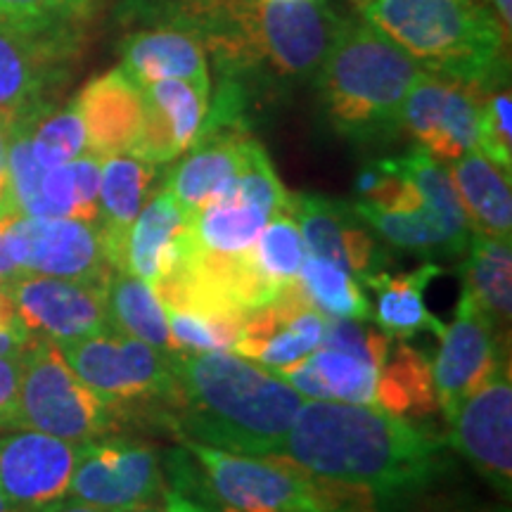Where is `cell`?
<instances>
[{"label":"cell","mask_w":512,"mask_h":512,"mask_svg":"<svg viewBox=\"0 0 512 512\" xmlns=\"http://www.w3.org/2000/svg\"><path fill=\"white\" fill-rule=\"evenodd\" d=\"M363 19L425 72L477 88L508 72L510 38L489 0H370Z\"/></svg>","instance_id":"5"},{"label":"cell","mask_w":512,"mask_h":512,"mask_svg":"<svg viewBox=\"0 0 512 512\" xmlns=\"http://www.w3.org/2000/svg\"><path fill=\"white\" fill-rule=\"evenodd\" d=\"M448 427V446L456 448L498 494L510 498L512 382L508 363H498L489 380L467 396Z\"/></svg>","instance_id":"14"},{"label":"cell","mask_w":512,"mask_h":512,"mask_svg":"<svg viewBox=\"0 0 512 512\" xmlns=\"http://www.w3.org/2000/svg\"><path fill=\"white\" fill-rule=\"evenodd\" d=\"M5 230H8V221L0 219V285H8L15 278H19V275H22V271H19L17 264L12 261V256H10Z\"/></svg>","instance_id":"41"},{"label":"cell","mask_w":512,"mask_h":512,"mask_svg":"<svg viewBox=\"0 0 512 512\" xmlns=\"http://www.w3.org/2000/svg\"><path fill=\"white\" fill-rule=\"evenodd\" d=\"M138 86L145 100V119L131 155L150 164L174 162L195 143L211 95L178 79L145 81Z\"/></svg>","instance_id":"21"},{"label":"cell","mask_w":512,"mask_h":512,"mask_svg":"<svg viewBox=\"0 0 512 512\" xmlns=\"http://www.w3.org/2000/svg\"><path fill=\"white\" fill-rule=\"evenodd\" d=\"M110 330L143 339L162 351H176L162 299L155 287L126 271H114L105 287Z\"/></svg>","instance_id":"30"},{"label":"cell","mask_w":512,"mask_h":512,"mask_svg":"<svg viewBox=\"0 0 512 512\" xmlns=\"http://www.w3.org/2000/svg\"><path fill=\"white\" fill-rule=\"evenodd\" d=\"M363 3H370V0H363Z\"/></svg>","instance_id":"48"},{"label":"cell","mask_w":512,"mask_h":512,"mask_svg":"<svg viewBox=\"0 0 512 512\" xmlns=\"http://www.w3.org/2000/svg\"><path fill=\"white\" fill-rule=\"evenodd\" d=\"M79 444L24 430L0 439V496L31 512L69 496Z\"/></svg>","instance_id":"18"},{"label":"cell","mask_w":512,"mask_h":512,"mask_svg":"<svg viewBox=\"0 0 512 512\" xmlns=\"http://www.w3.org/2000/svg\"><path fill=\"white\" fill-rule=\"evenodd\" d=\"M512 98L508 83L484 91L477 114V145L475 150L484 155L491 164L498 166L503 174L512 171Z\"/></svg>","instance_id":"37"},{"label":"cell","mask_w":512,"mask_h":512,"mask_svg":"<svg viewBox=\"0 0 512 512\" xmlns=\"http://www.w3.org/2000/svg\"><path fill=\"white\" fill-rule=\"evenodd\" d=\"M171 342L176 351L202 354V351H233L245 320L204 316V313L164 306Z\"/></svg>","instance_id":"35"},{"label":"cell","mask_w":512,"mask_h":512,"mask_svg":"<svg viewBox=\"0 0 512 512\" xmlns=\"http://www.w3.org/2000/svg\"><path fill=\"white\" fill-rule=\"evenodd\" d=\"M453 188L463 204L465 219L477 235L496 240H512V195L510 176L503 174L477 150L465 152L448 164Z\"/></svg>","instance_id":"25"},{"label":"cell","mask_w":512,"mask_h":512,"mask_svg":"<svg viewBox=\"0 0 512 512\" xmlns=\"http://www.w3.org/2000/svg\"><path fill=\"white\" fill-rule=\"evenodd\" d=\"M437 264H425L408 273H375L363 285L375 292L377 302L373 309L375 323L389 337H411L430 330L441 337L446 325L434 318L425 306V290L434 278H439Z\"/></svg>","instance_id":"27"},{"label":"cell","mask_w":512,"mask_h":512,"mask_svg":"<svg viewBox=\"0 0 512 512\" xmlns=\"http://www.w3.org/2000/svg\"><path fill=\"white\" fill-rule=\"evenodd\" d=\"M171 470L188 479L174 494L190 512H375L377 498L313 477L283 458H249L183 441Z\"/></svg>","instance_id":"3"},{"label":"cell","mask_w":512,"mask_h":512,"mask_svg":"<svg viewBox=\"0 0 512 512\" xmlns=\"http://www.w3.org/2000/svg\"><path fill=\"white\" fill-rule=\"evenodd\" d=\"M422 69L366 19H347L316 74L320 105L339 136L356 143L392 138Z\"/></svg>","instance_id":"6"},{"label":"cell","mask_w":512,"mask_h":512,"mask_svg":"<svg viewBox=\"0 0 512 512\" xmlns=\"http://www.w3.org/2000/svg\"><path fill=\"white\" fill-rule=\"evenodd\" d=\"M69 498L105 512L174 510V491L166 482L162 458L152 446L133 441H83Z\"/></svg>","instance_id":"10"},{"label":"cell","mask_w":512,"mask_h":512,"mask_svg":"<svg viewBox=\"0 0 512 512\" xmlns=\"http://www.w3.org/2000/svg\"><path fill=\"white\" fill-rule=\"evenodd\" d=\"M29 342L31 339L0 323V356H19Z\"/></svg>","instance_id":"42"},{"label":"cell","mask_w":512,"mask_h":512,"mask_svg":"<svg viewBox=\"0 0 512 512\" xmlns=\"http://www.w3.org/2000/svg\"><path fill=\"white\" fill-rule=\"evenodd\" d=\"M93 0H0V17L17 22L64 24L79 19Z\"/></svg>","instance_id":"39"},{"label":"cell","mask_w":512,"mask_h":512,"mask_svg":"<svg viewBox=\"0 0 512 512\" xmlns=\"http://www.w3.org/2000/svg\"><path fill=\"white\" fill-rule=\"evenodd\" d=\"M86 128V152L100 159L131 155L145 119V100L138 81L121 67L88 81L74 98Z\"/></svg>","instance_id":"20"},{"label":"cell","mask_w":512,"mask_h":512,"mask_svg":"<svg viewBox=\"0 0 512 512\" xmlns=\"http://www.w3.org/2000/svg\"><path fill=\"white\" fill-rule=\"evenodd\" d=\"M491 10L501 24L505 38H510V29H512V0H489Z\"/></svg>","instance_id":"45"},{"label":"cell","mask_w":512,"mask_h":512,"mask_svg":"<svg viewBox=\"0 0 512 512\" xmlns=\"http://www.w3.org/2000/svg\"><path fill=\"white\" fill-rule=\"evenodd\" d=\"M119 418V406L83 384L55 342L31 339L24 347L19 430H36L83 444L112 434L119 427Z\"/></svg>","instance_id":"7"},{"label":"cell","mask_w":512,"mask_h":512,"mask_svg":"<svg viewBox=\"0 0 512 512\" xmlns=\"http://www.w3.org/2000/svg\"><path fill=\"white\" fill-rule=\"evenodd\" d=\"M190 211L181 207L169 190L159 188L140 209L126 235L121 271L155 287L162 273L174 264L188 235Z\"/></svg>","instance_id":"24"},{"label":"cell","mask_w":512,"mask_h":512,"mask_svg":"<svg viewBox=\"0 0 512 512\" xmlns=\"http://www.w3.org/2000/svg\"><path fill=\"white\" fill-rule=\"evenodd\" d=\"M249 252H252L256 266L275 283L297 278L306 259V247L297 221H294L290 211V204L285 209L275 211L271 219H268L259 238L249 247Z\"/></svg>","instance_id":"33"},{"label":"cell","mask_w":512,"mask_h":512,"mask_svg":"<svg viewBox=\"0 0 512 512\" xmlns=\"http://www.w3.org/2000/svg\"><path fill=\"white\" fill-rule=\"evenodd\" d=\"M57 347L81 382L114 406L176 399V351H162L121 332H102Z\"/></svg>","instance_id":"9"},{"label":"cell","mask_w":512,"mask_h":512,"mask_svg":"<svg viewBox=\"0 0 512 512\" xmlns=\"http://www.w3.org/2000/svg\"><path fill=\"white\" fill-rule=\"evenodd\" d=\"M271 216V211L228 190L214 202L190 211V238L204 252L238 254L254 245Z\"/></svg>","instance_id":"31"},{"label":"cell","mask_w":512,"mask_h":512,"mask_svg":"<svg viewBox=\"0 0 512 512\" xmlns=\"http://www.w3.org/2000/svg\"><path fill=\"white\" fill-rule=\"evenodd\" d=\"M31 512H105V510L93 508V505L81 503V501H76V498L67 496V498H60V501H55V503L43 505V508H38V510H31Z\"/></svg>","instance_id":"44"},{"label":"cell","mask_w":512,"mask_h":512,"mask_svg":"<svg viewBox=\"0 0 512 512\" xmlns=\"http://www.w3.org/2000/svg\"><path fill=\"white\" fill-rule=\"evenodd\" d=\"M354 209L366 221V226L375 228L396 249H408L413 254L456 256L467 252V245H470L472 230L467 219L439 214L427 204L408 214L380 211L363 202H356Z\"/></svg>","instance_id":"26"},{"label":"cell","mask_w":512,"mask_h":512,"mask_svg":"<svg viewBox=\"0 0 512 512\" xmlns=\"http://www.w3.org/2000/svg\"><path fill=\"white\" fill-rule=\"evenodd\" d=\"M121 512H171V510H157V508H143V510H121Z\"/></svg>","instance_id":"47"},{"label":"cell","mask_w":512,"mask_h":512,"mask_svg":"<svg viewBox=\"0 0 512 512\" xmlns=\"http://www.w3.org/2000/svg\"><path fill=\"white\" fill-rule=\"evenodd\" d=\"M76 53L72 22L38 24L0 17V124L34 126Z\"/></svg>","instance_id":"8"},{"label":"cell","mask_w":512,"mask_h":512,"mask_svg":"<svg viewBox=\"0 0 512 512\" xmlns=\"http://www.w3.org/2000/svg\"><path fill=\"white\" fill-rule=\"evenodd\" d=\"M498 332L491 320L479 311L470 292H460L456 316L441 332V349L432 366L437 406L446 422L453 420L467 396L477 392L489 380L498 363Z\"/></svg>","instance_id":"16"},{"label":"cell","mask_w":512,"mask_h":512,"mask_svg":"<svg viewBox=\"0 0 512 512\" xmlns=\"http://www.w3.org/2000/svg\"><path fill=\"white\" fill-rule=\"evenodd\" d=\"M375 406L406 420L425 418L437 411L430 358L403 342L392 344L377 368Z\"/></svg>","instance_id":"29"},{"label":"cell","mask_w":512,"mask_h":512,"mask_svg":"<svg viewBox=\"0 0 512 512\" xmlns=\"http://www.w3.org/2000/svg\"><path fill=\"white\" fill-rule=\"evenodd\" d=\"M31 150L43 169H55L86 152V128L74 100L31 128Z\"/></svg>","instance_id":"36"},{"label":"cell","mask_w":512,"mask_h":512,"mask_svg":"<svg viewBox=\"0 0 512 512\" xmlns=\"http://www.w3.org/2000/svg\"><path fill=\"white\" fill-rule=\"evenodd\" d=\"M0 512H22V510H17L15 505H10L3 496H0Z\"/></svg>","instance_id":"46"},{"label":"cell","mask_w":512,"mask_h":512,"mask_svg":"<svg viewBox=\"0 0 512 512\" xmlns=\"http://www.w3.org/2000/svg\"><path fill=\"white\" fill-rule=\"evenodd\" d=\"M484 91L446 76L422 72L401 107V128L441 164L456 162L477 145V114Z\"/></svg>","instance_id":"13"},{"label":"cell","mask_w":512,"mask_h":512,"mask_svg":"<svg viewBox=\"0 0 512 512\" xmlns=\"http://www.w3.org/2000/svg\"><path fill=\"white\" fill-rule=\"evenodd\" d=\"M174 375V422L183 441L249 458L283 456L306 399L271 368L233 351H176Z\"/></svg>","instance_id":"2"},{"label":"cell","mask_w":512,"mask_h":512,"mask_svg":"<svg viewBox=\"0 0 512 512\" xmlns=\"http://www.w3.org/2000/svg\"><path fill=\"white\" fill-rule=\"evenodd\" d=\"M107 287V285H105ZM105 287L55 275L22 273L5 285L17 318L31 339L76 342L110 330Z\"/></svg>","instance_id":"12"},{"label":"cell","mask_w":512,"mask_h":512,"mask_svg":"<svg viewBox=\"0 0 512 512\" xmlns=\"http://www.w3.org/2000/svg\"><path fill=\"white\" fill-rule=\"evenodd\" d=\"M254 140L247 126L200 128L195 143L169 171L164 188L188 211L214 202L238 181Z\"/></svg>","instance_id":"19"},{"label":"cell","mask_w":512,"mask_h":512,"mask_svg":"<svg viewBox=\"0 0 512 512\" xmlns=\"http://www.w3.org/2000/svg\"><path fill=\"white\" fill-rule=\"evenodd\" d=\"M19 377L22 354L0 356V430H19Z\"/></svg>","instance_id":"40"},{"label":"cell","mask_w":512,"mask_h":512,"mask_svg":"<svg viewBox=\"0 0 512 512\" xmlns=\"http://www.w3.org/2000/svg\"><path fill=\"white\" fill-rule=\"evenodd\" d=\"M448 439L406 418L347 401H306L283 460L375 498L413 494L446 470Z\"/></svg>","instance_id":"1"},{"label":"cell","mask_w":512,"mask_h":512,"mask_svg":"<svg viewBox=\"0 0 512 512\" xmlns=\"http://www.w3.org/2000/svg\"><path fill=\"white\" fill-rule=\"evenodd\" d=\"M299 280L311 304L328 318H373V306L363 294L361 283L344 268L309 254L299 271Z\"/></svg>","instance_id":"32"},{"label":"cell","mask_w":512,"mask_h":512,"mask_svg":"<svg viewBox=\"0 0 512 512\" xmlns=\"http://www.w3.org/2000/svg\"><path fill=\"white\" fill-rule=\"evenodd\" d=\"M325 328L328 316L311 304L297 275L280 285L273 302L249 313L233 354L266 368L292 366L323 347Z\"/></svg>","instance_id":"15"},{"label":"cell","mask_w":512,"mask_h":512,"mask_svg":"<svg viewBox=\"0 0 512 512\" xmlns=\"http://www.w3.org/2000/svg\"><path fill=\"white\" fill-rule=\"evenodd\" d=\"M121 64L138 83L178 79L211 95L207 50L195 34L169 27L136 29L121 41Z\"/></svg>","instance_id":"22"},{"label":"cell","mask_w":512,"mask_h":512,"mask_svg":"<svg viewBox=\"0 0 512 512\" xmlns=\"http://www.w3.org/2000/svg\"><path fill=\"white\" fill-rule=\"evenodd\" d=\"M463 290L470 292L479 311L496 332L510 328L512 316V249L510 242L470 235L463 266Z\"/></svg>","instance_id":"28"},{"label":"cell","mask_w":512,"mask_h":512,"mask_svg":"<svg viewBox=\"0 0 512 512\" xmlns=\"http://www.w3.org/2000/svg\"><path fill=\"white\" fill-rule=\"evenodd\" d=\"M323 384L328 401L375 406L377 368L335 349H316L306 356Z\"/></svg>","instance_id":"34"},{"label":"cell","mask_w":512,"mask_h":512,"mask_svg":"<svg viewBox=\"0 0 512 512\" xmlns=\"http://www.w3.org/2000/svg\"><path fill=\"white\" fill-rule=\"evenodd\" d=\"M290 211L309 254L344 268L358 283L384 271L387 256L377 247L366 221L356 214L354 204L316 192H297L290 195Z\"/></svg>","instance_id":"17"},{"label":"cell","mask_w":512,"mask_h":512,"mask_svg":"<svg viewBox=\"0 0 512 512\" xmlns=\"http://www.w3.org/2000/svg\"><path fill=\"white\" fill-rule=\"evenodd\" d=\"M8 145H10V128L0 124V204L8 195Z\"/></svg>","instance_id":"43"},{"label":"cell","mask_w":512,"mask_h":512,"mask_svg":"<svg viewBox=\"0 0 512 512\" xmlns=\"http://www.w3.org/2000/svg\"><path fill=\"white\" fill-rule=\"evenodd\" d=\"M323 347L342 351V354H349L358 361H366L370 366L380 368L389 349H392V337L382 330L368 328V325H363V320L328 318Z\"/></svg>","instance_id":"38"},{"label":"cell","mask_w":512,"mask_h":512,"mask_svg":"<svg viewBox=\"0 0 512 512\" xmlns=\"http://www.w3.org/2000/svg\"><path fill=\"white\" fill-rule=\"evenodd\" d=\"M347 19L328 0H254L200 36L223 79H316Z\"/></svg>","instance_id":"4"},{"label":"cell","mask_w":512,"mask_h":512,"mask_svg":"<svg viewBox=\"0 0 512 512\" xmlns=\"http://www.w3.org/2000/svg\"><path fill=\"white\" fill-rule=\"evenodd\" d=\"M159 164L133 155L105 157L100 166V233L114 271H121L126 235L159 190Z\"/></svg>","instance_id":"23"},{"label":"cell","mask_w":512,"mask_h":512,"mask_svg":"<svg viewBox=\"0 0 512 512\" xmlns=\"http://www.w3.org/2000/svg\"><path fill=\"white\" fill-rule=\"evenodd\" d=\"M5 238L12 261L22 273L55 275L102 287L114 273L98 223L17 216L8 221Z\"/></svg>","instance_id":"11"}]
</instances>
